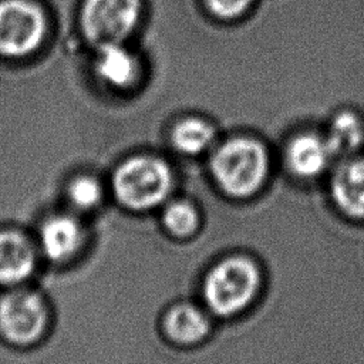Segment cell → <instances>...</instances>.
Returning a JSON list of instances; mask_svg holds the SVG:
<instances>
[{"instance_id":"cell-15","label":"cell","mask_w":364,"mask_h":364,"mask_svg":"<svg viewBox=\"0 0 364 364\" xmlns=\"http://www.w3.org/2000/svg\"><path fill=\"white\" fill-rule=\"evenodd\" d=\"M158 219L169 236L182 240L192 237L199 230L202 216L193 200L181 196L164 203Z\"/></svg>"},{"instance_id":"cell-8","label":"cell","mask_w":364,"mask_h":364,"mask_svg":"<svg viewBox=\"0 0 364 364\" xmlns=\"http://www.w3.org/2000/svg\"><path fill=\"white\" fill-rule=\"evenodd\" d=\"M336 158L323 135L301 132L290 138L283 151L280 164L296 179L303 182L320 181L331 171Z\"/></svg>"},{"instance_id":"cell-9","label":"cell","mask_w":364,"mask_h":364,"mask_svg":"<svg viewBox=\"0 0 364 364\" xmlns=\"http://www.w3.org/2000/svg\"><path fill=\"white\" fill-rule=\"evenodd\" d=\"M326 183L336 209L351 220L364 222V152L338 161Z\"/></svg>"},{"instance_id":"cell-5","label":"cell","mask_w":364,"mask_h":364,"mask_svg":"<svg viewBox=\"0 0 364 364\" xmlns=\"http://www.w3.org/2000/svg\"><path fill=\"white\" fill-rule=\"evenodd\" d=\"M139 0H85L81 26L85 37L97 47L122 43L138 26Z\"/></svg>"},{"instance_id":"cell-11","label":"cell","mask_w":364,"mask_h":364,"mask_svg":"<svg viewBox=\"0 0 364 364\" xmlns=\"http://www.w3.org/2000/svg\"><path fill=\"white\" fill-rule=\"evenodd\" d=\"M40 250L37 242L17 229L0 230V284L17 287L36 272Z\"/></svg>"},{"instance_id":"cell-13","label":"cell","mask_w":364,"mask_h":364,"mask_svg":"<svg viewBox=\"0 0 364 364\" xmlns=\"http://www.w3.org/2000/svg\"><path fill=\"white\" fill-rule=\"evenodd\" d=\"M336 161L364 152V119L354 111H340L324 135Z\"/></svg>"},{"instance_id":"cell-7","label":"cell","mask_w":364,"mask_h":364,"mask_svg":"<svg viewBox=\"0 0 364 364\" xmlns=\"http://www.w3.org/2000/svg\"><path fill=\"white\" fill-rule=\"evenodd\" d=\"M36 242L48 262L67 264L82 255L90 243V229L75 212H58L43 220Z\"/></svg>"},{"instance_id":"cell-17","label":"cell","mask_w":364,"mask_h":364,"mask_svg":"<svg viewBox=\"0 0 364 364\" xmlns=\"http://www.w3.org/2000/svg\"><path fill=\"white\" fill-rule=\"evenodd\" d=\"M253 0H206L208 9L220 18H235L247 10Z\"/></svg>"},{"instance_id":"cell-3","label":"cell","mask_w":364,"mask_h":364,"mask_svg":"<svg viewBox=\"0 0 364 364\" xmlns=\"http://www.w3.org/2000/svg\"><path fill=\"white\" fill-rule=\"evenodd\" d=\"M109 185L117 205L131 212H152L176 189V172L159 155L134 154L112 168Z\"/></svg>"},{"instance_id":"cell-2","label":"cell","mask_w":364,"mask_h":364,"mask_svg":"<svg viewBox=\"0 0 364 364\" xmlns=\"http://www.w3.org/2000/svg\"><path fill=\"white\" fill-rule=\"evenodd\" d=\"M267 146L252 136H233L212 152L206 164L215 186L233 199H247L259 193L272 172Z\"/></svg>"},{"instance_id":"cell-10","label":"cell","mask_w":364,"mask_h":364,"mask_svg":"<svg viewBox=\"0 0 364 364\" xmlns=\"http://www.w3.org/2000/svg\"><path fill=\"white\" fill-rule=\"evenodd\" d=\"M161 331L168 341L191 347L205 341L213 328L210 313L193 300H178L161 314Z\"/></svg>"},{"instance_id":"cell-1","label":"cell","mask_w":364,"mask_h":364,"mask_svg":"<svg viewBox=\"0 0 364 364\" xmlns=\"http://www.w3.org/2000/svg\"><path fill=\"white\" fill-rule=\"evenodd\" d=\"M263 287L260 263L245 253L213 262L202 276L199 293L205 309L219 320L240 316L253 306Z\"/></svg>"},{"instance_id":"cell-14","label":"cell","mask_w":364,"mask_h":364,"mask_svg":"<svg viewBox=\"0 0 364 364\" xmlns=\"http://www.w3.org/2000/svg\"><path fill=\"white\" fill-rule=\"evenodd\" d=\"M216 139L213 125L199 118H186L179 121L169 134V142L173 151L186 159H196L212 148Z\"/></svg>"},{"instance_id":"cell-12","label":"cell","mask_w":364,"mask_h":364,"mask_svg":"<svg viewBox=\"0 0 364 364\" xmlns=\"http://www.w3.org/2000/svg\"><path fill=\"white\" fill-rule=\"evenodd\" d=\"M95 71L101 80L115 88H128L139 74L136 57L122 43L98 47Z\"/></svg>"},{"instance_id":"cell-6","label":"cell","mask_w":364,"mask_h":364,"mask_svg":"<svg viewBox=\"0 0 364 364\" xmlns=\"http://www.w3.org/2000/svg\"><path fill=\"white\" fill-rule=\"evenodd\" d=\"M46 34L43 11L27 0L0 1V54L20 57L34 51Z\"/></svg>"},{"instance_id":"cell-4","label":"cell","mask_w":364,"mask_h":364,"mask_svg":"<svg viewBox=\"0 0 364 364\" xmlns=\"http://www.w3.org/2000/svg\"><path fill=\"white\" fill-rule=\"evenodd\" d=\"M51 310L46 297L21 286L0 297V337L16 347H31L48 333Z\"/></svg>"},{"instance_id":"cell-16","label":"cell","mask_w":364,"mask_h":364,"mask_svg":"<svg viewBox=\"0 0 364 364\" xmlns=\"http://www.w3.org/2000/svg\"><path fill=\"white\" fill-rule=\"evenodd\" d=\"M65 198L74 212H94L104 203L105 188L100 176L90 172L78 173L68 181Z\"/></svg>"}]
</instances>
